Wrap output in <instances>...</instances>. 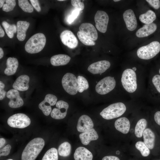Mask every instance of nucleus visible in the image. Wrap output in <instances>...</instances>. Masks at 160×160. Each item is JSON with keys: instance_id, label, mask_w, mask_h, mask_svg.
<instances>
[{"instance_id": "f257e3e1", "label": "nucleus", "mask_w": 160, "mask_h": 160, "mask_svg": "<svg viewBox=\"0 0 160 160\" xmlns=\"http://www.w3.org/2000/svg\"><path fill=\"white\" fill-rule=\"evenodd\" d=\"M45 145L44 140L36 137L30 141L23 150L21 160H35Z\"/></svg>"}, {"instance_id": "f03ea898", "label": "nucleus", "mask_w": 160, "mask_h": 160, "mask_svg": "<svg viewBox=\"0 0 160 160\" xmlns=\"http://www.w3.org/2000/svg\"><path fill=\"white\" fill-rule=\"evenodd\" d=\"M46 40L45 36L44 34L36 33L32 36L26 42L25 46V50L31 54L38 53L44 47Z\"/></svg>"}, {"instance_id": "7ed1b4c3", "label": "nucleus", "mask_w": 160, "mask_h": 160, "mask_svg": "<svg viewBox=\"0 0 160 160\" xmlns=\"http://www.w3.org/2000/svg\"><path fill=\"white\" fill-rule=\"evenodd\" d=\"M136 74L135 71L127 68L123 72L121 81L123 87L128 92L132 93L137 89V84Z\"/></svg>"}, {"instance_id": "20e7f679", "label": "nucleus", "mask_w": 160, "mask_h": 160, "mask_svg": "<svg viewBox=\"0 0 160 160\" xmlns=\"http://www.w3.org/2000/svg\"><path fill=\"white\" fill-rule=\"evenodd\" d=\"M126 110V106L124 103L118 102L111 104L104 109L100 114L103 119L110 120L121 116Z\"/></svg>"}, {"instance_id": "39448f33", "label": "nucleus", "mask_w": 160, "mask_h": 160, "mask_svg": "<svg viewBox=\"0 0 160 160\" xmlns=\"http://www.w3.org/2000/svg\"><path fill=\"white\" fill-rule=\"evenodd\" d=\"M160 51V43L153 41L149 44L140 47L137 50V56L140 59L148 60L155 56Z\"/></svg>"}, {"instance_id": "423d86ee", "label": "nucleus", "mask_w": 160, "mask_h": 160, "mask_svg": "<svg viewBox=\"0 0 160 160\" xmlns=\"http://www.w3.org/2000/svg\"><path fill=\"white\" fill-rule=\"evenodd\" d=\"M62 84L64 90L69 94L73 95L77 93V78L73 74L70 73L65 74L62 79Z\"/></svg>"}, {"instance_id": "0eeeda50", "label": "nucleus", "mask_w": 160, "mask_h": 160, "mask_svg": "<svg viewBox=\"0 0 160 160\" xmlns=\"http://www.w3.org/2000/svg\"><path fill=\"white\" fill-rule=\"evenodd\" d=\"M31 122L30 118L23 113L14 114L9 117L7 120L8 125L11 127L23 128L30 125Z\"/></svg>"}, {"instance_id": "6e6552de", "label": "nucleus", "mask_w": 160, "mask_h": 160, "mask_svg": "<svg viewBox=\"0 0 160 160\" xmlns=\"http://www.w3.org/2000/svg\"><path fill=\"white\" fill-rule=\"evenodd\" d=\"M116 85V81L113 77L107 76L98 82L95 87V90L99 94L105 95L112 90Z\"/></svg>"}, {"instance_id": "1a4fd4ad", "label": "nucleus", "mask_w": 160, "mask_h": 160, "mask_svg": "<svg viewBox=\"0 0 160 160\" xmlns=\"http://www.w3.org/2000/svg\"><path fill=\"white\" fill-rule=\"evenodd\" d=\"M94 20L97 29L101 33H105L109 21L107 14L104 11L98 10L95 14Z\"/></svg>"}, {"instance_id": "9d476101", "label": "nucleus", "mask_w": 160, "mask_h": 160, "mask_svg": "<svg viewBox=\"0 0 160 160\" xmlns=\"http://www.w3.org/2000/svg\"><path fill=\"white\" fill-rule=\"evenodd\" d=\"M57 98L52 94H47L45 96L44 100L39 105V108L46 116H49L52 111L51 106L56 104Z\"/></svg>"}, {"instance_id": "9b49d317", "label": "nucleus", "mask_w": 160, "mask_h": 160, "mask_svg": "<svg viewBox=\"0 0 160 160\" xmlns=\"http://www.w3.org/2000/svg\"><path fill=\"white\" fill-rule=\"evenodd\" d=\"M56 106L57 108H54L51 112V117L56 119L64 118L67 115L69 107L68 103L63 100H59L57 102Z\"/></svg>"}, {"instance_id": "f8f14e48", "label": "nucleus", "mask_w": 160, "mask_h": 160, "mask_svg": "<svg viewBox=\"0 0 160 160\" xmlns=\"http://www.w3.org/2000/svg\"><path fill=\"white\" fill-rule=\"evenodd\" d=\"M61 41L65 45L71 49L76 47L78 45V41L74 34L71 31L66 30L60 34Z\"/></svg>"}, {"instance_id": "ddd939ff", "label": "nucleus", "mask_w": 160, "mask_h": 160, "mask_svg": "<svg viewBox=\"0 0 160 160\" xmlns=\"http://www.w3.org/2000/svg\"><path fill=\"white\" fill-rule=\"evenodd\" d=\"M6 96L10 99L8 103L9 106L12 108H19L23 105V100L20 95L19 92L15 89L9 90L6 94Z\"/></svg>"}, {"instance_id": "4468645a", "label": "nucleus", "mask_w": 160, "mask_h": 160, "mask_svg": "<svg viewBox=\"0 0 160 160\" xmlns=\"http://www.w3.org/2000/svg\"><path fill=\"white\" fill-rule=\"evenodd\" d=\"M110 66L111 63L109 61L100 60L91 64L88 67L87 70L93 74H101L105 72Z\"/></svg>"}, {"instance_id": "2eb2a0df", "label": "nucleus", "mask_w": 160, "mask_h": 160, "mask_svg": "<svg viewBox=\"0 0 160 160\" xmlns=\"http://www.w3.org/2000/svg\"><path fill=\"white\" fill-rule=\"evenodd\" d=\"M94 124L91 118L88 116H81L78 120L77 129L80 132H84L93 127Z\"/></svg>"}, {"instance_id": "dca6fc26", "label": "nucleus", "mask_w": 160, "mask_h": 160, "mask_svg": "<svg viewBox=\"0 0 160 160\" xmlns=\"http://www.w3.org/2000/svg\"><path fill=\"white\" fill-rule=\"evenodd\" d=\"M123 17L127 29L130 31L135 30L137 26L136 17L133 11L128 9L125 11Z\"/></svg>"}, {"instance_id": "f3484780", "label": "nucleus", "mask_w": 160, "mask_h": 160, "mask_svg": "<svg viewBox=\"0 0 160 160\" xmlns=\"http://www.w3.org/2000/svg\"><path fill=\"white\" fill-rule=\"evenodd\" d=\"M79 31L85 35L93 41H96L98 38V33L94 26L89 23H84L80 26Z\"/></svg>"}, {"instance_id": "a211bd4d", "label": "nucleus", "mask_w": 160, "mask_h": 160, "mask_svg": "<svg viewBox=\"0 0 160 160\" xmlns=\"http://www.w3.org/2000/svg\"><path fill=\"white\" fill-rule=\"evenodd\" d=\"M30 78L26 75H21L17 78L13 84L12 87L18 91H24L29 88Z\"/></svg>"}, {"instance_id": "6ab92c4d", "label": "nucleus", "mask_w": 160, "mask_h": 160, "mask_svg": "<svg viewBox=\"0 0 160 160\" xmlns=\"http://www.w3.org/2000/svg\"><path fill=\"white\" fill-rule=\"evenodd\" d=\"M157 28V25L155 23L145 24L137 30L136 35L139 38L147 37L155 32Z\"/></svg>"}, {"instance_id": "aec40b11", "label": "nucleus", "mask_w": 160, "mask_h": 160, "mask_svg": "<svg viewBox=\"0 0 160 160\" xmlns=\"http://www.w3.org/2000/svg\"><path fill=\"white\" fill-rule=\"evenodd\" d=\"M79 137L81 143L85 145H88L92 140H97L99 137L98 134L94 129L92 128L80 134Z\"/></svg>"}, {"instance_id": "412c9836", "label": "nucleus", "mask_w": 160, "mask_h": 160, "mask_svg": "<svg viewBox=\"0 0 160 160\" xmlns=\"http://www.w3.org/2000/svg\"><path fill=\"white\" fill-rule=\"evenodd\" d=\"M130 123L129 119L125 117H122L117 119L115 121V128L124 134L128 133L130 130Z\"/></svg>"}, {"instance_id": "4be33fe9", "label": "nucleus", "mask_w": 160, "mask_h": 160, "mask_svg": "<svg viewBox=\"0 0 160 160\" xmlns=\"http://www.w3.org/2000/svg\"><path fill=\"white\" fill-rule=\"evenodd\" d=\"M75 160H92L93 155L91 152L87 148L79 147L75 150L74 154Z\"/></svg>"}, {"instance_id": "5701e85b", "label": "nucleus", "mask_w": 160, "mask_h": 160, "mask_svg": "<svg viewBox=\"0 0 160 160\" xmlns=\"http://www.w3.org/2000/svg\"><path fill=\"white\" fill-rule=\"evenodd\" d=\"M144 142L150 149H153L155 146V135L154 132L150 128L144 130L143 134Z\"/></svg>"}, {"instance_id": "b1692460", "label": "nucleus", "mask_w": 160, "mask_h": 160, "mask_svg": "<svg viewBox=\"0 0 160 160\" xmlns=\"http://www.w3.org/2000/svg\"><path fill=\"white\" fill-rule=\"evenodd\" d=\"M30 25L29 22L25 21H18L17 23V38L20 41L24 40L26 33Z\"/></svg>"}, {"instance_id": "393cba45", "label": "nucleus", "mask_w": 160, "mask_h": 160, "mask_svg": "<svg viewBox=\"0 0 160 160\" xmlns=\"http://www.w3.org/2000/svg\"><path fill=\"white\" fill-rule=\"evenodd\" d=\"M6 65L4 71L5 74L7 76L13 75L16 73L18 67V61L16 58L9 57L7 60Z\"/></svg>"}, {"instance_id": "a878e982", "label": "nucleus", "mask_w": 160, "mask_h": 160, "mask_svg": "<svg viewBox=\"0 0 160 160\" xmlns=\"http://www.w3.org/2000/svg\"><path fill=\"white\" fill-rule=\"evenodd\" d=\"M71 57L68 55L58 54L54 55L50 58V63L54 66L64 65L67 64L70 61Z\"/></svg>"}, {"instance_id": "bb28decb", "label": "nucleus", "mask_w": 160, "mask_h": 160, "mask_svg": "<svg viewBox=\"0 0 160 160\" xmlns=\"http://www.w3.org/2000/svg\"><path fill=\"white\" fill-rule=\"evenodd\" d=\"M156 18L155 13L152 10H149L146 13L140 15L139 17L140 21L145 24L153 23Z\"/></svg>"}, {"instance_id": "cd10ccee", "label": "nucleus", "mask_w": 160, "mask_h": 160, "mask_svg": "<svg viewBox=\"0 0 160 160\" xmlns=\"http://www.w3.org/2000/svg\"><path fill=\"white\" fill-rule=\"evenodd\" d=\"M147 125V120L145 119H141L137 122L135 129V134L138 138L141 137Z\"/></svg>"}, {"instance_id": "c85d7f7f", "label": "nucleus", "mask_w": 160, "mask_h": 160, "mask_svg": "<svg viewBox=\"0 0 160 160\" xmlns=\"http://www.w3.org/2000/svg\"><path fill=\"white\" fill-rule=\"evenodd\" d=\"M71 151V145L67 142H65L61 144L59 146L58 149L59 154L63 157L69 156L70 154Z\"/></svg>"}, {"instance_id": "c756f323", "label": "nucleus", "mask_w": 160, "mask_h": 160, "mask_svg": "<svg viewBox=\"0 0 160 160\" xmlns=\"http://www.w3.org/2000/svg\"><path fill=\"white\" fill-rule=\"evenodd\" d=\"M2 24L4 27L5 32L8 36L10 38H12L14 34L17 32V26L15 24L10 25L5 21H3Z\"/></svg>"}, {"instance_id": "7c9ffc66", "label": "nucleus", "mask_w": 160, "mask_h": 160, "mask_svg": "<svg viewBox=\"0 0 160 160\" xmlns=\"http://www.w3.org/2000/svg\"><path fill=\"white\" fill-rule=\"evenodd\" d=\"M58 151L57 149L52 148L49 149L45 153L41 160H58Z\"/></svg>"}, {"instance_id": "2f4dec72", "label": "nucleus", "mask_w": 160, "mask_h": 160, "mask_svg": "<svg viewBox=\"0 0 160 160\" xmlns=\"http://www.w3.org/2000/svg\"><path fill=\"white\" fill-rule=\"evenodd\" d=\"M135 146L143 156L147 157L149 155L150 153V149L144 142L141 141H138L136 143Z\"/></svg>"}, {"instance_id": "473e14b6", "label": "nucleus", "mask_w": 160, "mask_h": 160, "mask_svg": "<svg viewBox=\"0 0 160 160\" xmlns=\"http://www.w3.org/2000/svg\"><path fill=\"white\" fill-rule=\"evenodd\" d=\"M78 84V91L81 93L87 90L89 87L87 80L82 76H79L77 78Z\"/></svg>"}, {"instance_id": "72a5a7b5", "label": "nucleus", "mask_w": 160, "mask_h": 160, "mask_svg": "<svg viewBox=\"0 0 160 160\" xmlns=\"http://www.w3.org/2000/svg\"><path fill=\"white\" fill-rule=\"evenodd\" d=\"M78 37L80 41L84 44L87 46H93L95 45V43L89 38L85 35L78 31L77 33Z\"/></svg>"}, {"instance_id": "f704fd0d", "label": "nucleus", "mask_w": 160, "mask_h": 160, "mask_svg": "<svg viewBox=\"0 0 160 160\" xmlns=\"http://www.w3.org/2000/svg\"><path fill=\"white\" fill-rule=\"evenodd\" d=\"M18 4L19 6L25 12L31 13L33 11V8L28 0H18Z\"/></svg>"}, {"instance_id": "c9c22d12", "label": "nucleus", "mask_w": 160, "mask_h": 160, "mask_svg": "<svg viewBox=\"0 0 160 160\" xmlns=\"http://www.w3.org/2000/svg\"><path fill=\"white\" fill-rule=\"evenodd\" d=\"M152 83L155 93L160 95V75L159 74L154 75L152 77Z\"/></svg>"}, {"instance_id": "e433bc0d", "label": "nucleus", "mask_w": 160, "mask_h": 160, "mask_svg": "<svg viewBox=\"0 0 160 160\" xmlns=\"http://www.w3.org/2000/svg\"><path fill=\"white\" fill-rule=\"evenodd\" d=\"M6 4H4L2 9L4 11L9 12L12 10L15 6L16 2L15 0H6Z\"/></svg>"}, {"instance_id": "4c0bfd02", "label": "nucleus", "mask_w": 160, "mask_h": 160, "mask_svg": "<svg viewBox=\"0 0 160 160\" xmlns=\"http://www.w3.org/2000/svg\"><path fill=\"white\" fill-rule=\"evenodd\" d=\"M71 3L72 5L75 7V9L81 11L84 8V4L81 0H72L71 1Z\"/></svg>"}, {"instance_id": "58836bf2", "label": "nucleus", "mask_w": 160, "mask_h": 160, "mask_svg": "<svg viewBox=\"0 0 160 160\" xmlns=\"http://www.w3.org/2000/svg\"><path fill=\"white\" fill-rule=\"evenodd\" d=\"M80 11L76 9L74 10L71 14L68 17V22L69 24L72 23L77 17L79 14Z\"/></svg>"}, {"instance_id": "ea45409f", "label": "nucleus", "mask_w": 160, "mask_h": 160, "mask_svg": "<svg viewBox=\"0 0 160 160\" xmlns=\"http://www.w3.org/2000/svg\"><path fill=\"white\" fill-rule=\"evenodd\" d=\"M11 148V145L8 144L5 146L0 150V156H7L10 153Z\"/></svg>"}, {"instance_id": "a19ab883", "label": "nucleus", "mask_w": 160, "mask_h": 160, "mask_svg": "<svg viewBox=\"0 0 160 160\" xmlns=\"http://www.w3.org/2000/svg\"><path fill=\"white\" fill-rule=\"evenodd\" d=\"M146 1L155 9H158L160 7V1L159 0H146Z\"/></svg>"}, {"instance_id": "79ce46f5", "label": "nucleus", "mask_w": 160, "mask_h": 160, "mask_svg": "<svg viewBox=\"0 0 160 160\" xmlns=\"http://www.w3.org/2000/svg\"><path fill=\"white\" fill-rule=\"evenodd\" d=\"M5 85L1 81H0V100H2L6 95V92L4 90Z\"/></svg>"}, {"instance_id": "37998d69", "label": "nucleus", "mask_w": 160, "mask_h": 160, "mask_svg": "<svg viewBox=\"0 0 160 160\" xmlns=\"http://www.w3.org/2000/svg\"><path fill=\"white\" fill-rule=\"evenodd\" d=\"M30 1L33 6L38 12H40L41 11V8L38 0H30Z\"/></svg>"}, {"instance_id": "c03bdc74", "label": "nucleus", "mask_w": 160, "mask_h": 160, "mask_svg": "<svg viewBox=\"0 0 160 160\" xmlns=\"http://www.w3.org/2000/svg\"><path fill=\"white\" fill-rule=\"evenodd\" d=\"M154 119L156 123L160 126V111H156L154 115Z\"/></svg>"}, {"instance_id": "a18cd8bd", "label": "nucleus", "mask_w": 160, "mask_h": 160, "mask_svg": "<svg viewBox=\"0 0 160 160\" xmlns=\"http://www.w3.org/2000/svg\"><path fill=\"white\" fill-rule=\"evenodd\" d=\"M102 160H120L117 156H108L104 157Z\"/></svg>"}, {"instance_id": "49530a36", "label": "nucleus", "mask_w": 160, "mask_h": 160, "mask_svg": "<svg viewBox=\"0 0 160 160\" xmlns=\"http://www.w3.org/2000/svg\"><path fill=\"white\" fill-rule=\"evenodd\" d=\"M5 140L3 138H1L0 139V148H1L5 143Z\"/></svg>"}, {"instance_id": "de8ad7c7", "label": "nucleus", "mask_w": 160, "mask_h": 160, "mask_svg": "<svg viewBox=\"0 0 160 160\" xmlns=\"http://www.w3.org/2000/svg\"><path fill=\"white\" fill-rule=\"evenodd\" d=\"M5 33L3 29L0 25V37H2L4 36Z\"/></svg>"}, {"instance_id": "09e8293b", "label": "nucleus", "mask_w": 160, "mask_h": 160, "mask_svg": "<svg viewBox=\"0 0 160 160\" xmlns=\"http://www.w3.org/2000/svg\"><path fill=\"white\" fill-rule=\"evenodd\" d=\"M4 52L2 49L0 48V59H1L3 56Z\"/></svg>"}, {"instance_id": "8fccbe9b", "label": "nucleus", "mask_w": 160, "mask_h": 160, "mask_svg": "<svg viewBox=\"0 0 160 160\" xmlns=\"http://www.w3.org/2000/svg\"><path fill=\"white\" fill-rule=\"evenodd\" d=\"M5 0H0V8H1L3 7L4 4V3Z\"/></svg>"}, {"instance_id": "3c124183", "label": "nucleus", "mask_w": 160, "mask_h": 160, "mask_svg": "<svg viewBox=\"0 0 160 160\" xmlns=\"http://www.w3.org/2000/svg\"><path fill=\"white\" fill-rule=\"evenodd\" d=\"M113 1L115 2H117V1H120V0H113Z\"/></svg>"}, {"instance_id": "603ef678", "label": "nucleus", "mask_w": 160, "mask_h": 160, "mask_svg": "<svg viewBox=\"0 0 160 160\" xmlns=\"http://www.w3.org/2000/svg\"><path fill=\"white\" fill-rule=\"evenodd\" d=\"M159 74L160 75V68H159Z\"/></svg>"}, {"instance_id": "864d4df0", "label": "nucleus", "mask_w": 160, "mask_h": 160, "mask_svg": "<svg viewBox=\"0 0 160 160\" xmlns=\"http://www.w3.org/2000/svg\"><path fill=\"white\" fill-rule=\"evenodd\" d=\"M58 1H64L65 0H58Z\"/></svg>"}, {"instance_id": "5fc2aeb1", "label": "nucleus", "mask_w": 160, "mask_h": 160, "mask_svg": "<svg viewBox=\"0 0 160 160\" xmlns=\"http://www.w3.org/2000/svg\"><path fill=\"white\" fill-rule=\"evenodd\" d=\"M7 160H13L12 159H7Z\"/></svg>"}, {"instance_id": "6e6d98bb", "label": "nucleus", "mask_w": 160, "mask_h": 160, "mask_svg": "<svg viewBox=\"0 0 160 160\" xmlns=\"http://www.w3.org/2000/svg\"></svg>"}]
</instances>
